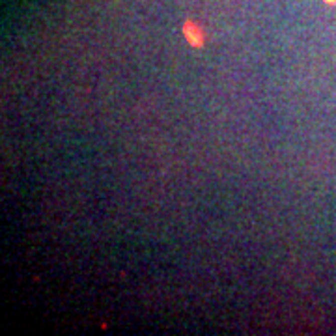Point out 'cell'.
I'll list each match as a JSON object with an SVG mask.
<instances>
[{
	"instance_id": "6da1fadb",
	"label": "cell",
	"mask_w": 336,
	"mask_h": 336,
	"mask_svg": "<svg viewBox=\"0 0 336 336\" xmlns=\"http://www.w3.org/2000/svg\"><path fill=\"white\" fill-rule=\"evenodd\" d=\"M183 34H185L187 41L191 43L193 47H202L206 43V34L202 30L200 24H196L194 21H187L183 24Z\"/></svg>"
},
{
	"instance_id": "7a4b0ae2",
	"label": "cell",
	"mask_w": 336,
	"mask_h": 336,
	"mask_svg": "<svg viewBox=\"0 0 336 336\" xmlns=\"http://www.w3.org/2000/svg\"><path fill=\"white\" fill-rule=\"evenodd\" d=\"M327 2H329V4H335V2H336V0H327Z\"/></svg>"
}]
</instances>
